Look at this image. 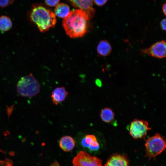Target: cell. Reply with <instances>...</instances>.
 <instances>
[{"label":"cell","mask_w":166,"mask_h":166,"mask_svg":"<svg viewBox=\"0 0 166 166\" xmlns=\"http://www.w3.org/2000/svg\"><path fill=\"white\" fill-rule=\"evenodd\" d=\"M142 53L158 58L166 57V41L157 42L149 47L141 50Z\"/></svg>","instance_id":"7"},{"label":"cell","mask_w":166,"mask_h":166,"mask_svg":"<svg viewBox=\"0 0 166 166\" xmlns=\"http://www.w3.org/2000/svg\"><path fill=\"white\" fill-rule=\"evenodd\" d=\"M0 166H13L12 163L8 159H6L5 160L0 161Z\"/></svg>","instance_id":"19"},{"label":"cell","mask_w":166,"mask_h":166,"mask_svg":"<svg viewBox=\"0 0 166 166\" xmlns=\"http://www.w3.org/2000/svg\"><path fill=\"white\" fill-rule=\"evenodd\" d=\"M12 26V22L8 17L3 15L0 17V30L2 32L7 31Z\"/></svg>","instance_id":"16"},{"label":"cell","mask_w":166,"mask_h":166,"mask_svg":"<svg viewBox=\"0 0 166 166\" xmlns=\"http://www.w3.org/2000/svg\"><path fill=\"white\" fill-rule=\"evenodd\" d=\"M93 1L96 5L101 6L104 5L108 0H93Z\"/></svg>","instance_id":"20"},{"label":"cell","mask_w":166,"mask_h":166,"mask_svg":"<svg viewBox=\"0 0 166 166\" xmlns=\"http://www.w3.org/2000/svg\"><path fill=\"white\" fill-rule=\"evenodd\" d=\"M60 0H45L46 4L49 6L53 7L58 4Z\"/></svg>","instance_id":"18"},{"label":"cell","mask_w":166,"mask_h":166,"mask_svg":"<svg viewBox=\"0 0 166 166\" xmlns=\"http://www.w3.org/2000/svg\"><path fill=\"white\" fill-rule=\"evenodd\" d=\"M160 25L163 30L166 31V18L164 19L161 21Z\"/></svg>","instance_id":"21"},{"label":"cell","mask_w":166,"mask_h":166,"mask_svg":"<svg viewBox=\"0 0 166 166\" xmlns=\"http://www.w3.org/2000/svg\"><path fill=\"white\" fill-rule=\"evenodd\" d=\"M146 157L155 160L157 156L166 151V139L156 133L145 140Z\"/></svg>","instance_id":"4"},{"label":"cell","mask_w":166,"mask_h":166,"mask_svg":"<svg viewBox=\"0 0 166 166\" xmlns=\"http://www.w3.org/2000/svg\"><path fill=\"white\" fill-rule=\"evenodd\" d=\"M100 117L103 121L106 123H110L114 119L115 114L111 109L105 107L101 110Z\"/></svg>","instance_id":"15"},{"label":"cell","mask_w":166,"mask_h":166,"mask_svg":"<svg viewBox=\"0 0 166 166\" xmlns=\"http://www.w3.org/2000/svg\"><path fill=\"white\" fill-rule=\"evenodd\" d=\"M59 146L65 152H69L74 148L75 141L74 139L70 136H65L60 139L59 142Z\"/></svg>","instance_id":"12"},{"label":"cell","mask_w":166,"mask_h":166,"mask_svg":"<svg viewBox=\"0 0 166 166\" xmlns=\"http://www.w3.org/2000/svg\"><path fill=\"white\" fill-rule=\"evenodd\" d=\"M81 145L84 147L88 148L91 151H96L99 147L96 138L93 135H87L82 139Z\"/></svg>","instance_id":"11"},{"label":"cell","mask_w":166,"mask_h":166,"mask_svg":"<svg viewBox=\"0 0 166 166\" xmlns=\"http://www.w3.org/2000/svg\"><path fill=\"white\" fill-rule=\"evenodd\" d=\"M112 47L109 42L106 40L101 41L97 48L98 54L103 56L109 55L112 51Z\"/></svg>","instance_id":"13"},{"label":"cell","mask_w":166,"mask_h":166,"mask_svg":"<svg viewBox=\"0 0 166 166\" xmlns=\"http://www.w3.org/2000/svg\"><path fill=\"white\" fill-rule=\"evenodd\" d=\"M87 17L81 9L71 11L63 21V26L68 35L71 38H77L84 36L87 30Z\"/></svg>","instance_id":"1"},{"label":"cell","mask_w":166,"mask_h":166,"mask_svg":"<svg viewBox=\"0 0 166 166\" xmlns=\"http://www.w3.org/2000/svg\"><path fill=\"white\" fill-rule=\"evenodd\" d=\"M104 166H129V162L125 156L114 154L108 159Z\"/></svg>","instance_id":"10"},{"label":"cell","mask_w":166,"mask_h":166,"mask_svg":"<svg viewBox=\"0 0 166 166\" xmlns=\"http://www.w3.org/2000/svg\"><path fill=\"white\" fill-rule=\"evenodd\" d=\"M72 163L73 166H102L101 160L82 151L74 158Z\"/></svg>","instance_id":"6"},{"label":"cell","mask_w":166,"mask_h":166,"mask_svg":"<svg viewBox=\"0 0 166 166\" xmlns=\"http://www.w3.org/2000/svg\"><path fill=\"white\" fill-rule=\"evenodd\" d=\"M70 12L69 6L65 3H60L57 4L54 9L55 15L62 18H66Z\"/></svg>","instance_id":"14"},{"label":"cell","mask_w":166,"mask_h":166,"mask_svg":"<svg viewBox=\"0 0 166 166\" xmlns=\"http://www.w3.org/2000/svg\"><path fill=\"white\" fill-rule=\"evenodd\" d=\"M162 10L163 13L166 16V2L163 5Z\"/></svg>","instance_id":"22"},{"label":"cell","mask_w":166,"mask_h":166,"mask_svg":"<svg viewBox=\"0 0 166 166\" xmlns=\"http://www.w3.org/2000/svg\"><path fill=\"white\" fill-rule=\"evenodd\" d=\"M55 16L53 12L41 6H34L30 14V19L42 32L55 26L57 21Z\"/></svg>","instance_id":"2"},{"label":"cell","mask_w":166,"mask_h":166,"mask_svg":"<svg viewBox=\"0 0 166 166\" xmlns=\"http://www.w3.org/2000/svg\"><path fill=\"white\" fill-rule=\"evenodd\" d=\"M50 166H60V165L58 162H55L52 164Z\"/></svg>","instance_id":"23"},{"label":"cell","mask_w":166,"mask_h":166,"mask_svg":"<svg viewBox=\"0 0 166 166\" xmlns=\"http://www.w3.org/2000/svg\"><path fill=\"white\" fill-rule=\"evenodd\" d=\"M14 0H0V6L5 7L12 4Z\"/></svg>","instance_id":"17"},{"label":"cell","mask_w":166,"mask_h":166,"mask_svg":"<svg viewBox=\"0 0 166 166\" xmlns=\"http://www.w3.org/2000/svg\"><path fill=\"white\" fill-rule=\"evenodd\" d=\"M68 95V93L64 87L55 88L51 93L53 103L56 105L59 104L65 100Z\"/></svg>","instance_id":"9"},{"label":"cell","mask_w":166,"mask_h":166,"mask_svg":"<svg viewBox=\"0 0 166 166\" xmlns=\"http://www.w3.org/2000/svg\"><path fill=\"white\" fill-rule=\"evenodd\" d=\"M40 89L38 81L32 73L21 77L17 85L18 93L23 97L34 96L39 92Z\"/></svg>","instance_id":"3"},{"label":"cell","mask_w":166,"mask_h":166,"mask_svg":"<svg viewBox=\"0 0 166 166\" xmlns=\"http://www.w3.org/2000/svg\"><path fill=\"white\" fill-rule=\"evenodd\" d=\"M69 0L73 6L85 12L88 20L93 17L95 13V10L93 7V0Z\"/></svg>","instance_id":"8"},{"label":"cell","mask_w":166,"mask_h":166,"mask_svg":"<svg viewBox=\"0 0 166 166\" xmlns=\"http://www.w3.org/2000/svg\"><path fill=\"white\" fill-rule=\"evenodd\" d=\"M151 129L147 121L140 119H134L129 126V133L135 139L144 138Z\"/></svg>","instance_id":"5"}]
</instances>
